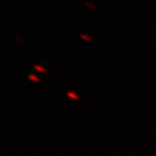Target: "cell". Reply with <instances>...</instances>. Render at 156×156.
Instances as JSON below:
<instances>
[{"mask_svg":"<svg viewBox=\"0 0 156 156\" xmlns=\"http://www.w3.org/2000/svg\"><path fill=\"white\" fill-rule=\"evenodd\" d=\"M30 79H33L34 81H39L38 78H37L36 76H34V75H30Z\"/></svg>","mask_w":156,"mask_h":156,"instance_id":"obj_2","label":"cell"},{"mask_svg":"<svg viewBox=\"0 0 156 156\" xmlns=\"http://www.w3.org/2000/svg\"><path fill=\"white\" fill-rule=\"evenodd\" d=\"M36 69H38V70H41V71H43V72H44V71H45V70L43 69L42 67H39V66H36Z\"/></svg>","mask_w":156,"mask_h":156,"instance_id":"obj_3","label":"cell"},{"mask_svg":"<svg viewBox=\"0 0 156 156\" xmlns=\"http://www.w3.org/2000/svg\"><path fill=\"white\" fill-rule=\"evenodd\" d=\"M68 96H70V98H78L75 93H72V92H68Z\"/></svg>","mask_w":156,"mask_h":156,"instance_id":"obj_1","label":"cell"}]
</instances>
